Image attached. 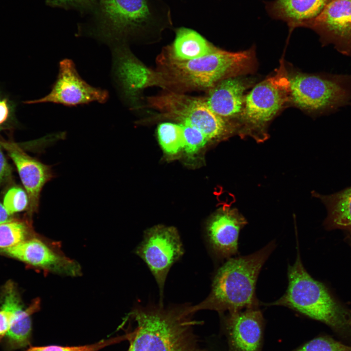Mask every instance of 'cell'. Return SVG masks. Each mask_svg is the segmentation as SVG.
Returning a JSON list of instances; mask_svg holds the SVG:
<instances>
[{
  "mask_svg": "<svg viewBox=\"0 0 351 351\" xmlns=\"http://www.w3.org/2000/svg\"><path fill=\"white\" fill-rule=\"evenodd\" d=\"M295 262L288 267V284L284 294L264 306H280L325 324L339 336L351 341V311L332 294L327 286L314 279L304 267L296 238Z\"/></svg>",
  "mask_w": 351,
  "mask_h": 351,
  "instance_id": "7a4b0ae2",
  "label": "cell"
},
{
  "mask_svg": "<svg viewBox=\"0 0 351 351\" xmlns=\"http://www.w3.org/2000/svg\"><path fill=\"white\" fill-rule=\"evenodd\" d=\"M271 241L260 250L245 256L227 259L214 277L209 295L193 311L209 310L220 315L247 308L259 307L255 289L260 272L275 247Z\"/></svg>",
  "mask_w": 351,
  "mask_h": 351,
  "instance_id": "3957f363",
  "label": "cell"
},
{
  "mask_svg": "<svg viewBox=\"0 0 351 351\" xmlns=\"http://www.w3.org/2000/svg\"><path fill=\"white\" fill-rule=\"evenodd\" d=\"M0 251L52 273L71 276H77L81 273L78 263L66 256L58 245L39 237H30Z\"/></svg>",
  "mask_w": 351,
  "mask_h": 351,
  "instance_id": "7c38bea8",
  "label": "cell"
},
{
  "mask_svg": "<svg viewBox=\"0 0 351 351\" xmlns=\"http://www.w3.org/2000/svg\"><path fill=\"white\" fill-rule=\"evenodd\" d=\"M347 239H348L350 245L351 246V235L348 234L347 236Z\"/></svg>",
  "mask_w": 351,
  "mask_h": 351,
  "instance_id": "d6a6232c",
  "label": "cell"
},
{
  "mask_svg": "<svg viewBox=\"0 0 351 351\" xmlns=\"http://www.w3.org/2000/svg\"><path fill=\"white\" fill-rule=\"evenodd\" d=\"M228 351H262L265 319L257 308L221 314Z\"/></svg>",
  "mask_w": 351,
  "mask_h": 351,
  "instance_id": "5bb4252c",
  "label": "cell"
},
{
  "mask_svg": "<svg viewBox=\"0 0 351 351\" xmlns=\"http://www.w3.org/2000/svg\"><path fill=\"white\" fill-rule=\"evenodd\" d=\"M332 0H275L268 4L267 8L273 18L286 22L291 31L318 16Z\"/></svg>",
  "mask_w": 351,
  "mask_h": 351,
  "instance_id": "ac0fdd59",
  "label": "cell"
},
{
  "mask_svg": "<svg viewBox=\"0 0 351 351\" xmlns=\"http://www.w3.org/2000/svg\"><path fill=\"white\" fill-rule=\"evenodd\" d=\"M148 105L163 118L189 125L201 132L209 141L223 139L233 132L230 121L215 114L204 98H196L170 91L149 98Z\"/></svg>",
  "mask_w": 351,
  "mask_h": 351,
  "instance_id": "8992f818",
  "label": "cell"
},
{
  "mask_svg": "<svg viewBox=\"0 0 351 351\" xmlns=\"http://www.w3.org/2000/svg\"><path fill=\"white\" fill-rule=\"evenodd\" d=\"M157 136L164 152L175 156L183 149V135L181 124L163 122L157 128Z\"/></svg>",
  "mask_w": 351,
  "mask_h": 351,
  "instance_id": "603a6c76",
  "label": "cell"
},
{
  "mask_svg": "<svg viewBox=\"0 0 351 351\" xmlns=\"http://www.w3.org/2000/svg\"><path fill=\"white\" fill-rule=\"evenodd\" d=\"M10 215L4 206L0 203V224L13 220Z\"/></svg>",
  "mask_w": 351,
  "mask_h": 351,
  "instance_id": "1f68e13d",
  "label": "cell"
},
{
  "mask_svg": "<svg viewBox=\"0 0 351 351\" xmlns=\"http://www.w3.org/2000/svg\"><path fill=\"white\" fill-rule=\"evenodd\" d=\"M247 223L237 210L228 207L220 208L211 216L207 225V237L217 258L227 260L238 254L239 233Z\"/></svg>",
  "mask_w": 351,
  "mask_h": 351,
  "instance_id": "9a60e30c",
  "label": "cell"
},
{
  "mask_svg": "<svg viewBox=\"0 0 351 351\" xmlns=\"http://www.w3.org/2000/svg\"><path fill=\"white\" fill-rule=\"evenodd\" d=\"M40 301L35 300L27 308L23 306L17 311L14 321L5 336V347L9 350L21 349L31 343L32 323L31 316L39 308Z\"/></svg>",
  "mask_w": 351,
  "mask_h": 351,
  "instance_id": "44dd1931",
  "label": "cell"
},
{
  "mask_svg": "<svg viewBox=\"0 0 351 351\" xmlns=\"http://www.w3.org/2000/svg\"><path fill=\"white\" fill-rule=\"evenodd\" d=\"M124 334L107 339H103L98 342L77 346H61L49 345L45 346L30 347L25 351H98L107 346L125 340Z\"/></svg>",
  "mask_w": 351,
  "mask_h": 351,
  "instance_id": "d4e9b609",
  "label": "cell"
},
{
  "mask_svg": "<svg viewBox=\"0 0 351 351\" xmlns=\"http://www.w3.org/2000/svg\"><path fill=\"white\" fill-rule=\"evenodd\" d=\"M181 125L183 135V150L187 155L196 154L210 141L206 136L196 128L189 125Z\"/></svg>",
  "mask_w": 351,
  "mask_h": 351,
  "instance_id": "4316f807",
  "label": "cell"
},
{
  "mask_svg": "<svg viewBox=\"0 0 351 351\" xmlns=\"http://www.w3.org/2000/svg\"><path fill=\"white\" fill-rule=\"evenodd\" d=\"M192 306L165 307L148 305L127 315L133 328L125 333L127 351H208L200 345L195 329L201 324L193 317Z\"/></svg>",
  "mask_w": 351,
  "mask_h": 351,
  "instance_id": "6da1fadb",
  "label": "cell"
},
{
  "mask_svg": "<svg viewBox=\"0 0 351 351\" xmlns=\"http://www.w3.org/2000/svg\"><path fill=\"white\" fill-rule=\"evenodd\" d=\"M20 296L12 283L7 284L0 308V342L5 337L14 321L18 310L22 306Z\"/></svg>",
  "mask_w": 351,
  "mask_h": 351,
  "instance_id": "7402d4cb",
  "label": "cell"
},
{
  "mask_svg": "<svg viewBox=\"0 0 351 351\" xmlns=\"http://www.w3.org/2000/svg\"><path fill=\"white\" fill-rule=\"evenodd\" d=\"M1 126H0V131L1 130Z\"/></svg>",
  "mask_w": 351,
  "mask_h": 351,
  "instance_id": "836d02e7",
  "label": "cell"
},
{
  "mask_svg": "<svg viewBox=\"0 0 351 351\" xmlns=\"http://www.w3.org/2000/svg\"><path fill=\"white\" fill-rule=\"evenodd\" d=\"M28 195L20 188H11L4 196L3 206L10 214L28 209Z\"/></svg>",
  "mask_w": 351,
  "mask_h": 351,
  "instance_id": "83f0119b",
  "label": "cell"
},
{
  "mask_svg": "<svg viewBox=\"0 0 351 351\" xmlns=\"http://www.w3.org/2000/svg\"><path fill=\"white\" fill-rule=\"evenodd\" d=\"M112 82L121 100L131 108L137 107L141 91L146 87L157 85L167 89L158 72L145 66L126 44L111 47Z\"/></svg>",
  "mask_w": 351,
  "mask_h": 351,
  "instance_id": "9c48e42d",
  "label": "cell"
},
{
  "mask_svg": "<svg viewBox=\"0 0 351 351\" xmlns=\"http://www.w3.org/2000/svg\"><path fill=\"white\" fill-rule=\"evenodd\" d=\"M109 98L107 90L88 83L78 74L74 61L64 58L59 62L58 74L50 92L42 98L24 103L50 102L74 107L94 102L104 103Z\"/></svg>",
  "mask_w": 351,
  "mask_h": 351,
  "instance_id": "8fae6325",
  "label": "cell"
},
{
  "mask_svg": "<svg viewBox=\"0 0 351 351\" xmlns=\"http://www.w3.org/2000/svg\"><path fill=\"white\" fill-rule=\"evenodd\" d=\"M290 100L289 77L283 67L274 76L256 84L245 96L240 115L243 132L258 139L266 126Z\"/></svg>",
  "mask_w": 351,
  "mask_h": 351,
  "instance_id": "52a82bcc",
  "label": "cell"
},
{
  "mask_svg": "<svg viewBox=\"0 0 351 351\" xmlns=\"http://www.w3.org/2000/svg\"><path fill=\"white\" fill-rule=\"evenodd\" d=\"M292 351H351V346L328 336L312 339Z\"/></svg>",
  "mask_w": 351,
  "mask_h": 351,
  "instance_id": "484cf974",
  "label": "cell"
},
{
  "mask_svg": "<svg viewBox=\"0 0 351 351\" xmlns=\"http://www.w3.org/2000/svg\"><path fill=\"white\" fill-rule=\"evenodd\" d=\"M290 100L301 109L328 114L351 105V74H297L289 78Z\"/></svg>",
  "mask_w": 351,
  "mask_h": 351,
  "instance_id": "5b68a950",
  "label": "cell"
},
{
  "mask_svg": "<svg viewBox=\"0 0 351 351\" xmlns=\"http://www.w3.org/2000/svg\"><path fill=\"white\" fill-rule=\"evenodd\" d=\"M1 148L0 145V184L7 178L10 172V167Z\"/></svg>",
  "mask_w": 351,
  "mask_h": 351,
  "instance_id": "f1b7e54d",
  "label": "cell"
},
{
  "mask_svg": "<svg viewBox=\"0 0 351 351\" xmlns=\"http://www.w3.org/2000/svg\"><path fill=\"white\" fill-rule=\"evenodd\" d=\"M93 0H47L51 4L58 6L88 4Z\"/></svg>",
  "mask_w": 351,
  "mask_h": 351,
  "instance_id": "f546056e",
  "label": "cell"
},
{
  "mask_svg": "<svg viewBox=\"0 0 351 351\" xmlns=\"http://www.w3.org/2000/svg\"><path fill=\"white\" fill-rule=\"evenodd\" d=\"M15 165L29 198L28 212L31 215L39 210L41 190L45 184L55 177L50 166L27 154L17 144L0 141Z\"/></svg>",
  "mask_w": 351,
  "mask_h": 351,
  "instance_id": "2e32d148",
  "label": "cell"
},
{
  "mask_svg": "<svg viewBox=\"0 0 351 351\" xmlns=\"http://www.w3.org/2000/svg\"><path fill=\"white\" fill-rule=\"evenodd\" d=\"M304 27L315 31L323 44H332L339 53L351 57V0H332Z\"/></svg>",
  "mask_w": 351,
  "mask_h": 351,
  "instance_id": "4fadbf2b",
  "label": "cell"
},
{
  "mask_svg": "<svg viewBox=\"0 0 351 351\" xmlns=\"http://www.w3.org/2000/svg\"><path fill=\"white\" fill-rule=\"evenodd\" d=\"M216 48L195 31L181 28L177 31L172 46L166 50L175 58L186 60L203 57Z\"/></svg>",
  "mask_w": 351,
  "mask_h": 351,
  "instance_id": "ffe728a7",
  "label": "cell"
},
{
  "mask_svg": "<svg viewBox=\"0 0 351 351\" xmlns=\"http://www.w3.org/2000/svg\"><path fill=\"white\" fill-rule=\"evenodd\" d=\"M9 114V108L6 99H0V125L5 122Z\"/></svg>",
  "mask_w": 351,
  "mask_h": 351,
  "instance_id": "4dcf8cb0",
  "label": "cell"
},
{
  "mask_svg": "<svg viewBox=\"0 0 351 351\" xmlns=\"http://www.w3.org/2000/svg\"><path fill=\"white\" fill-rule=\"evenodd\" d=\"M147 265L159 290V304L163 305L165 283L172 266L184 254V249L176 229L158 225L147 230L143 240L136 250Z\"/></svg>",
  "mask_w": 351,
  "mask_h": 351,
  "instance_id": "ba28073f",
  "label": "cell"
},
{
  "mask_svg": "<svg viewBox=\"0 0 351 351\" xmlns=\"http://www.w3.org/2000/svg\"><path fill=\"white\" fill-rule=\"evenodd\" d=\"M102 21L96 36L111 47L125 44L130 35L147 23V0H100Z\"/></svg>",
  "mask_w": 351,
  "mask_h": 351,
  "instance_id": "30bf717a",
  "label": "cell"
},
{
  "mask_svg": "<svg viewBox=\"0 0 351 351\" xmlns=\"http://www.w3.org/2000/svg\"><path fill=\"white\" fill-rule=\"evenodd\" d=\"M253 60L250 50L232 52L216 48L203 57L183 60L175 58L166 49L157 58V72L168 89L175 92L209 90L223 79L249 70Z\"/></svg>",
  "mask_w": 351,
  "mask_h": 351,
  "instance_id": "277c9868",
  "label": "cell"
},
{
  "mask_svg": "<svg viewBox=\"0 0 351 351\" xmlns=\"http://www.w3.org/2000/svg\"><path fill=\"white\" fill-rule=\"evenodd\" d=\"M31 232L30 226L23 221L13 220L0 224V248L12 247L25 239Z\"/></svg>",
  "mask_w": 351,
  "mask_h": 351,
  "instance_id": "cb8c5ba5",
  "label": "cell"
},
{
  "mask_svg": "<svg viewBox=\"0 0 351 351\" xmlns=\"http://www.w3.org/2000/svg\"><path fill=\"white\" fill-rule=\"evenodd\" d=\"M322 201L328 214L324 222L328 230L341 229L351 235V187L330 195L313 193Z\"/></svg>",
  "mask_w": 351,
  "mask_h": 351,
  "instance_id": "d6986e66",
  "label": "cell"
},
{
  "mask_svg": "<svg viewBox=\"0 0 351 351\" xmlns=\"http://www.w3.org/2000/svg\"><path fill=\"white\" fill-rule=\"evenodd\" d=\"M248 84L238 76L223 79L208 90L204 98L209 107L217 115L230 121L240 117Z\"/></svg>",
  "mask_w": 351,
  "mask_h": 351,
  "instance_id": "e0dca14e",
  "label": "cell"
}]
</instances>
